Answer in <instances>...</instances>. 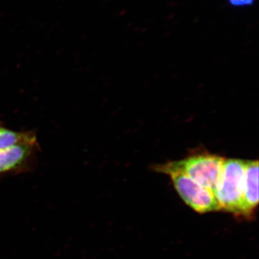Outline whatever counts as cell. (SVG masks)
I'll list each match as a JSON object with an SVG mask.
<instances>
[{
  "mask_svg": "<svg viewBox=\"0 0 259 259\" xmlns=\"http://www.w3.org/2000/svg\"><path fill=\"white\" fill-rule=\"evenodd\" d=\"M40 150L37 142L17 145L0 151V175L30 171Z\"/></svg>",
  "mask_w": 259,
  "mask_h": 259,
  "instance_id": "4",
  "label": "cell"
},
{
  "mask_svg": "<svg viewBox=\"0 0 259 259\" xmlns=\"http://www.w3.org/2000/svg\"><path fill=\"white\" fill-rule=\"evenodd\" d=\"M255 0H228V3L233 7L252 6L254 4Z\"/></svg>",
  "mask_w": 259,
  "mask_h": 259,
  "instance_id": "7",
  "label": "cell"
},
{
  "mask_svg": "<svg viewBox=\"0 0 259 259\" xmlns=\"http://www.w3.org/2000/svg\"><path fill=\"white\" fill-rule=\"evenodd\" d=\"M244 188V161L226 158L221 181L214 192L220 209L243 214Z\"/></svg>",
  "mask_w": 259,
  "mask_h": 259,
  "instance_id": "2",
  "label": "cell"
},
{
  "mask_svg": "<svg viewBox=\"0 0 259 259\" xmlns=\"http://www.w3.org/2000/svg\"><path fill=\"white\" fill-rule=\"evenodd\" d=\"M243 215L252 214L258 204V161H244Z\"/></svg>",
  "mask_w": 259,
  "mask_h": 259,
  "instance_id": "5",
  "label": "cell"
},
{
  "mask_svg": "<svg viewBox=\"0 0 259 259\" xmlns=\"http://www.w3.org/2000/svg\"><path fill=\"white\" fill-rule=\"evenodd\" d=\"M225 160L222 156L204 153L192 155L180 161L156 165L154 168L161 173L166 170L182 172L214 194L221 181Z\"/></svg>",
  "mask_w": 259,
  "mask_h": 259,
  "instance_id": "1",
  "label": "cell"
},
{
  "mask_svg": "<svg viewBox=\"0 0 259 259\" xmlns=\"http://www.w3.org/2000/svg\"><path fill=\"white\" fill-rule=\"evenodd\" d=\"M37 142L34 131H15L8 128L0 121V151L19 144Z\"/></svg>",
  "mask_w": 259,
  "mask_h": 259,
  "instance_id": "6",
  "label": "cell"
},
{
  "mask_svg": "<svg viewBox=\"0 0 259 259\" xmlns=\"http://www.w3.org/2000/svg\"><path fill=\"white\" fill-rule=\"evenodd\" d=\"M170 177L175 189L182 199L199 213L220 209L219 204L212 191L199 185L182 172L166 170L162 172Z\"/></svg>",
  "mask_w": 259,
  "mask_h": 259,
  "instance_id": "3",
  "label": "cell"
}]
</instances>
